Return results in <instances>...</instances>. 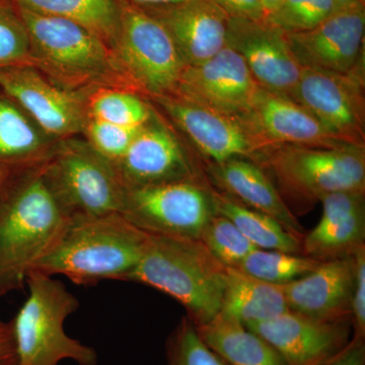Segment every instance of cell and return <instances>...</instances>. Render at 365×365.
Segmentation results:
<instances>
[{"label": "cell", "mask_w": 365, "mask_h": 365, "mask_svg": "<svg viewBox=\"0 0 365 365\" xmlns=\"http://www.w3.org/2000/svg\"><path fill=\"white\" fill-rule=\"evenodd\" d=\"M42 167L11 172L0 190V297L26 287L29 272L71 223L46 185Z\"/></svg>", "instance_id": "obj_1"}, {"label": "cell", "mask_w": 365, "mask_h": 365, "mask_svg": "<svg viewBox=\"0 0 365 365\" xmlns=\"http://www.w3.org/2000/svg\"><path fill=\"white\" fill-rule=\"evenodd\" d=\"M16 7L30 37V67L67 90L107 88L140 95L114 50L88 28L66 19Z\"/></svg>", "instance_id": "obj_2"}, {"label": "cell", "mask_w": 365, "mask_h": 365, "mask_svg": "<svg viewBox=\"0 0 365 365\" xmlns=\"http://www.w3.org/2000/svg\"><path fill=\"white\" fill-rule=\"evenodd\" d=\"M150 235L121 213L76 220L33 270L63 275L83 287L125 281L143 258Z\"/></svg>", "instance_id": "obj_3"}, {"label": "cell", "mask_w": 365, "mask_h": 365, "mask_svg": "<svg viewBox=\"0 0 365 365\" xmlns=\"http://www.w3.org/2000/svg\"><path fill=\"white\" fill-rule=\"evenodd\" d=\"M225 271L200 240L150 235L143 258L125 281L170 295L200 326L220 314Z\"/></svg>", "instance_id": "obj_4"}, {"label": "cell", "mask_w": 365, "mask_h": 365, "mask_svg": "<svg viewBox=\"0 0 365 365\" xmlns=\"http://www.w3.org/2000/svg\"><path fill=\"white\" fill-rule=\"evenodd\" d=\"M26 285L28 297L11 319L16 365H59L64 360L97 365L96 350L64 330L67 318L78 309V297L61 281L35 270Z\"/></svg>", "instance_id": "obj_5"}, {"label": "cell", "mask_w": 365, "mask_h": 365, "mask_svg": "<svg viewBox=\"0 0 365 365\" xmlns=\"http://www.w3.org/2000/svg\"><path fill=\"white\" fill-rule=\"evenodd\" d=\"M42 170L46 185L71 222L121 212L127 188L116 163L86 139L57 141Z\"/></svg>", "instance_id": "obj_6"}, {"label": "cell", "mask_w": 365, "mask_h": 365, "mask_svg": "<svg viewBox=\"0 0 365 365\" xmlns=\"http://www.w3.org/2000/svg\"><path fill=\"white\" fill-rule=\"evenodd\" d=\"M254 163L265 165L281 190L295 200L314 202L339 192L365 191L362 146H269Z\"/></svg>", "instance_id": "obj_7"}, {"label": "cell", "mask_w": 365, "mask_h": 365, "mask_svg": "<svg viewBox=\"0 0 365 365\" xmlns=\"http://www.w3.org/2000/svg\"><path fill=\"white\" fill-rule=\"evenodd\" d=\"M119 33L114 52L141 97L173 96L185 68L162 24L141 7L119 0Z\"/></svg>", "instance_id": "obj_8"}, {"label": "cell", "mask_w": 365, "mask_h": 365, "mask_svg": "<svg viewBox=\"0 0 365 365\" xmlns=\"http://www.w3.org/2000/svg\"><path fill=\"white\" fill-rule=\"evenodd\" d=\"M120 213L148 234L199 240L215 210L211 190L187 180L127 189Z\"/></svg>", "instance_id": "obj_9"}, {"label": "cell", "mask_w": 365, "mask_h": 365, "mask_svg": "<svg viewBox=\"0 0 365 365\" xmlns=\"http://www.w3.org/2000/svg\"><path fill=\"white\" fill-rule=\"evenodd\" d=\"M0 91L54 140L83 134L91 91L67 90L30 66L0 68Z\"/></svg>", "instance_id": "obj_10"}, {"label": "cell", "mask_w": 365, "mask_h": 365, "mask_svg": "<svg viewBox=\"0 0 365 365\" xmlns=\"http://www.w3.org/2000/svg\"><path fill=\"white\" fill-rule=\"evenodd\" d=\"M364 71L336 73L302 67L292 100L340 140L364 148Z\"/></svg>", "instance_id": "obj_11"}, {"label": "cell", "mask_w": 365, "mask_h": 365, "mask_svg": "<svg viewBox=\"0 0 365 365\" xmlns=\"http://www.w3.org/2000/svg\"><path fill=\"white\" fill-rule=\"evenodd\" d=\"M259 88L241 55L225 46L207 61L185 66L173 96L225 116L242 119L248 113Z\"/></svg>", "instance_id": "obj_12"}, {"label": "cell", "mask_w": 365, "mask_h": 365, "mask_svg": "<svg viewBox=\"0 0 365 365\" xmlns=\"http://www.w3.org/2000/svg\"><path fill=\"white\" fill-rule=\"evenodd\" d=\"M227 46L241 55L259 86L292 98L302 67L290 49L287 33L266 19L230 16Z\"/></svg>", "instance_id": "obj_13"}, {"label": "cell", "mask_w": 365, "mask_h": 365, "mask_svg": "<svg viewBox=\"0 0 365 365\" xmlns=\"http://www.w3.org/2000/svg\"><path fill=\"white\" fill-rule=\"evenodd\" d=\"M364 4L344 7L306 32L287 34L302 67L348 74L361 69Z\"/></svg>", "instance_id": "obj_14"}, {"label": "cell", "mask_w": 365, "mask_h": 365, "mask_svg": "<svg viewBox=\"0 0 365 365\" xmlns=\"http://www.w3.org/2000/svg\"><path fill=\"white\" fill-rule=\"evenodd\" d=\"M213 163L232 158L256 160L263 148L241 119L225 116L177 96L150 98Z\"/></svg>", "instance_id": "obj_15"}, {"label": "cell", "mask_w": 365, "mask_h": 365, "mask_svg": "<svg viewBox=\"0 0 365 365\" xmlns=\"http://www.w3.org/2000/svg\"><path fill=\"white\" fill-rule=\"evenodd\" d=\"M246 327L270 343L287 365H319L351 340V322L321 321L290 309Z\"/></svg>", "instance_id": "obj_16"}, {"label": "cell", "mask_w": 365, "mask_h": 365, "mask_svg": "<svg viewBox=\"0 0 365 365\" xmlns=\"http://www.w3.org/2000/svg\"><path fill=\"white\" fill-rule=\"evenodd\" d=\"M116 167L127 189L197 180L182 144L155 114L137 132Z\"/></svg>", "instance_id": "obj_17"}, {"label": "cell", "mask_w": 365, "mask_h": 365, "mask_svg": "<svg viewBox=\"0 0 365 365\" xmlns=\"http://www.w3.org/2000/svg\"><path fill=\"white\" fill-rule=\"evenodd\" d=\"M241 120L258 139L263 150L284 144L321 148L349 144L331 133L306 108L261 86L248 113Z\"/></svg>", "instance_id": "obj_18"}, {"label": "cell", "mask_w": 365, "mask_h": 365, "mask_svg": "<svg viewBox=\"0 0 365 365\" xmlns=\"http://www.w3.org/2000/svg\"><path fill=\"white\" fill-rule=\"evenodd\" d=\"M141 9L167 30L185 66L203 63L227 46L230 16L210 0H185Z\"/></svg>", "instance_id": "obj_19"}, {"label": "cell", "mask_w": 365, "mask_h": 365, "mask_svg": "<svg viewBox=\"0 0 365 365\" xmlns=\"http://www.w3.org/2000/svg\"><path fill=\"white\" fill-rule=\"evenodd\" d=\"M353 287V255L322 261L313 272L281 285L290 311L328 322H351Z\"/></svg>", "instance_id": "obj_20"}, {"label": "cell", "mask_w": 365, "mask_h": 365, "mask_svg": "<svg viewBox=\"0 0 365 365\" xmlns=\"http://www.w3.org/2000/svg\"><path fill=\"white\" fill-rule=\"evenodd\" d=\"M321 202V220L302 237V254L321 261L351 256L364 245V193L339 192Z\"/></svg>", "instance_id": "obj_21"}, {"label": "cell", "mask_w": 365, "mask_h": 365, "mask_svg": "<svg viewBox=\"0 0 365 365\" xmlns=\"http://www.w3.org/2000/svg\"><path fill=\"white\" fill-rule=\"evenodd\" d=\"M210 172L227 195L247 207L270 216L302 240L306 234L304 227L260 165L247 158H232L213 163Z\"/></svg>", "instance_id": "obj_22"}, {"label": "cell", "mask_w": 365, "mask_h": 365, "mask_svg": "<svg viewBox=\"0 0 365 365\" xmlns=\"http://www.w3.org/2000/svg\"><path fill=\"white\" fill-rule=\"evenodd\" d=\"M56 143L0 91V167L11 172L39 167L47 162Z\"/></svg>", "instance_id": "obj_23"}, {"label": "cell", "mask_w": 365, "mask_h": 365, "mask_svg": "<svg viewBox=\"0 0 365 365\" xmlns=\"http://www.w3.org/2000/svg\"><path fill=\"white\" fill-rule=\"evenodd\" d=\"M288 309L281 285L227 267L220 314L248 326L275 318Z\"/></svg>", "instance_id": "obj_24"}, {"label": "cell", "mask_w": 365, "mask_h": 365, "mask_svg": "<svg viewBox=\"0 0 365 365\" xmlns=\"http://www.w3.org/2000/svg\"><path fill=\"white\" fill-rule=\"evenodd\" d=\"M196 328L204 342L228 365H287L270 343L222 314Z\"/></svg>", "instance_id": "obj_25"}, {"label": "cell", "mask_w": 365, "mask_h": 365, "mask_svg": "<svg viewBox=\"0 0 365 365\" xmlns=\"http://www.w3.org/2000/svg\"><path fill=\"white\" fill-rule=\"evenodd\" d=\"M34 13L76 21L98 36L111 49L119 33V0H9Z\"/></svg>", "instance_id": "obj_26"}, {"label": "cell", "mask_w": 365, "mask_h": 365, "mask_svg": "<svg viewBox=\"0 0 365 365\" xmlns=\"http://www.w3.org/2000/svg\"><path fill=\"white\" fill-rule=\"evenodd\" d=\"M215 213L227 217L258 249L302 254V239L277 220L240 203L227 194L211 190Z\"/></svg>", "instance_id": "obj_27"}, {"label": "cell", "mask_w": 365, "mask_h": 365, "mask_svg": "<svg viewBox=\"0 0 365 365\" xmlns=\"http://www.w3.org/2000/svg\"><path fill=\"white\" fill-rule=\"evenodd\" d=\"M88 117L129 128H140L155 115L153 108L138 93L100 88L86 100Z\"/></svg>", "instance_id": "obj_28"}, {"label": "cell", "mask_w": 365, "mask_h": 365, "mask_svg": "<svg viewBox=\"0 0 365 365\" xmlns=\"http://www.w3.org/2000/svg\"><path fill=\"white\" fill-rule=\"evenodd\" d=\"M321 262L306 255L256 249L237 269L266 282L283 285L313 272Z\"/></svg>", "instance_id": "obj_29"}, {"label": "cell", "mask_w": 365, "mask_h": 365, "mask_svg": "<svg viewBox=\"0 0 365 365\" xmlns=\"http://www.w3.org/2000/svg\"><path fill=\"white\" fill-rule=\"evenodd\" d=\"M201 242L225 267L237 268L244 259L258 249L225 216L215 213L203 228Z\"/></svg>", "instance_id": "obj_30"}, {"label": "cell", "mask_w": 365, "mask_h": 365, "mask_svg": "<svg viewBox=\"0 0 365 365\" xmlns=\"http://www.w3.org/2000/svg\"><path fill=\"white\" fill-rule=\"evenodd\" d=\"M167 365H228L199 335L195 324L182 317L165 343Z\"/></svg>", "instance_id": "obj_31"}, {"label": "cell", "mask_w": 365, "mask_h": 365, "mask_svg": "<svg viewBox=\"0 0 365 365\" xmlns=\"http://www.w3.org/2000/svg\"><path fill=\"white\" fill-rule=\"evenodd\" d=\"M31 42L16 6L0 0V68L31 66Z\"/></svg>", "instance_id": "obj_32"}, {"label": "cell", "mask_w": 365, "mask_h": 365, "mask_svg": "<svg viewBox=\"0 0 365 365\" xmlns=\"http://www.w3.org/2000/svg\"><path fill=\"white\" fill-rule=\"evenodd\" d=\"M340 9L335 0H283L279 9L266 20L287 34L306 32Z\"/></svg>", "instance_id": "obj_33"}, {"label": "cell", "mask_w": 365, "mask_h": 365, "mask_svg": "<svg viewBox=\"0 0 365 365\" xmlns=\"http://www.w3.org/2000/svg\"><path fill=\"white\" fill-rule=\"evenodd\" d=\"M140 128L119 126L88 117L83 135L93 150L116 163L128 150Z\"/></svg>", "instance_id": "obj_34"}, {"label": "cell", "mask_w": 365, "mask_h": 365, "mask_svg": "<svg viewBox=\"0 0 365 365\" xmlns=\"http://www.w3.org/2000/svg\"><path fill=\"white\" fill-rule=\"evenodd\" d=\"M354 287L351 302L353 337L365 339V245L353 254Z\"/></svg>", "instance_id": "obj_35"}, {"label": "cell", "mask_w": 365, "mask_h": 365, "mask_svg": "<svg viewBox=\"0 0 365 365\" xmlns=\"http://www.w3.org/2000/svg\"><path fill=\"white\" fill-rule=\"evenodd\" d=\"M230 18L265 20L266 14L259 0H210Z\"/></svg>", "instance_id": "obj_36"}, {"label": "cell", "mask_w": 365, "mask_h": 365, "mask_svg": "<svg viewBox=\"0 0 365 365\" xmlns=\"http://www.w3.org/2000/svg\"><path fill=\"white\" fill-rule=\"evenodd\" d=\"M319 365H365V339L352 336L344 349Z\"/></svg>", "instance_id": "obj_37"}, {"label": "cell", "mask_w": 365, "mask_h": 365, "mask_svg": "<svg viewBox=\"0 0 365 365\" xmlns=\"http://www.w3.org/2000/svg\"><path fill=\"white\" fill-rule=\"evenodd\" d=\"M16 350L11 321L0 322V365H16Z\"/></svg>", "instance_id": "obj_38"}, {"label": "cell", "mask_w": 365, "mask_h": 365, "mask_svg": "<svg viewBox=\"0 0 365 365\" xmlns=\"http://www.w3.org/2000/svg\"><path fill=\"white\" fill-rule=\"evenodd\" d=\"M125 1L139 7H158L179 4L185 0H125Z\"/></svg>", "instance_id": "obj_39"}, {"label": "cell", "mask_w": 365, "mask_h": 365, "mask_svg": "<svg viewBox=\"0 0 365 365\" xmlns=\"http://www.w3.org/2000/svg\"><path fill=\"white\" fill-rule=\"evenodd\" d=\"M282 1L283 0H259L261 6L263 7L264 11H265L266 18L275 13L279 9Z\"/></svg>", "instance_id": "obj_40"}, {"label": "cell", "mask_w": 365, "mask_h": 365, "mask_svg": "<svg viewBox=\"0 0 365 365\" xmlns=\"http://www.w3.org/2000/svg\"><path fill=\"white\" fill-rule=\"evenodd\" d=\"M335 2L341 7V9L356 6V4H364V0H335Z\"/></svg>", "instance_id": "obj_41"}, {"label": "cell", "mask_w": 365, "mask_h": 365, "mask_svg": "<svg viewBox=\"0 0 365 365\" xmlns=\"http://www.w3.org/2000/svg\"><path fill=\"white\" fill-rule=\"evenodd\" d=\"M11 173V170L6 169V168L0 167V190L4 187L6 180L9 179Z\"/></svg>", "instance_id": "obj_42"}, {"label": "cell", "mask_w": 365, "mask_h": 365, "mask_svg": "<svg viewBox=\"0 0 365 365\" xmlns=\"http://www.w3.org/2000/svg\"><path fill=\"white\" fill-rule=\"evenodd\" d=\"M1 321H2V319H0V322H1Z\"/></svg>", "instance_id": "obj_43"}]
</instances>
